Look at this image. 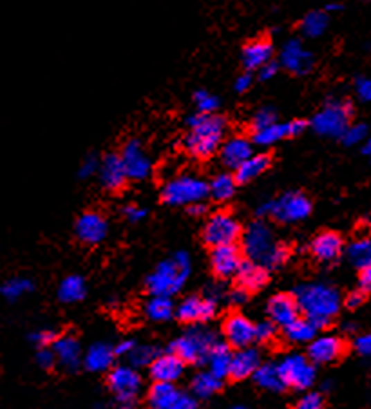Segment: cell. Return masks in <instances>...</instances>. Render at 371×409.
<instances>
[{
  "instance_id": "cell-1",
  "label": "cell",
  "mask_w": 371,
  "mask_h": 409,
  "mask_svg": "<svg viewBox=\"0 0 371 409\" xmlns=\"http://www.w3.org/2000/svg\"><path fill=\"white\" fill-rule=\"evenodd\" d=\"M293 299L299 306V311H302L306 319L317 329L332 325V320L341 308V296L337 290L323 282H310V284L297 287Z\"/></svg>"
},
{
  "instance_id": "cell-2",
  "label": "cell",
  "mask_w": 371,
  "mask_h": 409,
  "mask_svg": "<svg viewBox=\"0 0 371 409\" xmlns=\"http://www.w3.org/2000/svg\"><path fill=\"white\" fill-rule=\"evenodd\" d=\"M187 125L188 132L183 140V145L188 154L205 160L219 151L226 131L225 118L217 114L197 113L188 118Z\"/></svg>"
},
{
  "instance_id": "cell-3",
  "label": "cell",
  "mask_w": 371,
  "mask_h": 409,
  "mask_svg": "<svg viewBox=\"0 0 371 409\" xmlns=\"http://www.w3.org/2000/svg\"><path fill=\"white\" fill-rule=\"evenodd\" d=\"M241 237H243V252L246 257L263 264L266 270L279 269L288 259L287 245L273 239L272 228L264 221L250 223Z\"/></svg>"
},
{
  "instance_id": "cell-4",
  "label": "cell",
  "mask_w": 371,
  "mask_h": 409,
  "mask_svg": "<svg viewBox=\"0 0 371 409\" xmlns=\"http://www.w3.org/2000/svg\"><path fill=\"white\" fill-rule=\"evenodd\" d=\"M188 273H190V257L187 252H178L172 259L158 264V269L147 279V290L152 296H174L183 288Z\"/></svg>"
},
{
  "instance_id": "cell-5",
  "label": "cell",
  "mask_w": 371,
  "mask_h": 409,
  "mask_svg": "<svg viewBox=\"0 0 371 409\" xmlns=\"http://www.w3.org/2000/svg\"><path fill=\"white\" fill-rule=\"evenodd\" d=\"M219 343L216 334L208 328H190L187 334H183L179 339H176L170 346V352L178 355L183 363L201 364L207 363V357L210 349Z\"/></svg>"
},
{
  "instance_id": "cell-6",
  "label": "cell",
  "mask_w": 371,
  "mask_h": 409,
  "mask_svg": "<svg viewBox=\"0 0 371 409\" xmlns=\"http://www.w3.org/2000/svg\"><path fill=\"white\" fill-rule=\"evenodd\" d=\"M208 196V183L197 176L181 174L167 181L161 190V199L172 207H188Z\"/></svg>"
},
{
  "instance_id": "cell-7",
  "label": "cell",
  "mask_w": 371,
  "mask_h": 409,
  "mask_svg": "<svg viewBox=\"0 0 371 409\" xmlns=\"http://www.w3.org/2000/svg\"><path fill=\"white\" fill-rule=\"evenodd\" d=\"M311 201L301 192H287L281 198L263 203L257 208V216H272L282 223L302 221L310 216Z\"/></svg>"
},
{
  "instance_id": "cell-8",
  "label": "cell",
  "mask_w": 371,
  "mask_h": 409,
  "mask_svg": "<svg viewBox=\"0 0 371 409\" xmlns=\"http://www.w3.org/2000/svg\"><path fill=\"white\" fill-rule=\"evenodd\" d=\"M353 107L348 102H328L311 120V127L320 136H343L348 129Z\"/></svg>"
},
{
  "instance_id": "cell-9",
  "label": "cell",
  "mask_w": 371,
  "mask_h": 409,
  "mask_svg": "<svg viewBox=\"0 0 371 409\" xmlns=\"http://www.w3.org/2000/svg\"><path fill=\"white\" fill-rule=\"evenodd\" d=\"M109 390L113 391L122 409H131L141 391V376L134 366H118L109 372Z\"/></svg>"
},
{
  "instance_id": "cell-10",
  "label": "cell",
  "mask_w": 371,
  "mask_h": 409,
  "mask_svg": "<svg viewBox=\"0 0 371 409\" xmlns=\"http://www.w3.org/2000/svg\"><path fill=\"white\" fill-rule=\"evenodd\" d=\"M243 230H241L239 221L228 212H216L205 223L203 228V239L207 245L214 246L232 245L239 239Z\"/></svg>"
},
{
  "instance_id": "cell-11",
  "label": "cell",
  "mask_w": 371,
  "mask_h": 409,
  "mask_svg": "<svg viewBox=\"0 0 371 409\" xmlns=\"http://www.w3.org/2000/svg\"><path fill=\"white\" fill-rule=\"evenodd\" d=\"M279 370H281L284 384L293 388V390H308L315 382V376H317L314 363L305 355H299V353H291V355L282 358Z\"/></svg>"
},
{
  "instance_id": "cell-12",
  "label": "cell",
  "mask_w": 371,
  "mask_h": 409,
  "mask_svg": "<svg viewBox=\"0 0 371 409\" xmlns=\"http://www.w3.org/2000/svg\"><path fill=\"white\" fill-rule=\"evenodd\" d=\"M120 156H122L123 167H125V172H127L129 179L141 181V179L149 178V174H151L152 170V161L151 158L147 156V152L143 151L140 141H127Z\"/></svg>"
},
{
  "instance_id": "cell-13",
  "label": "cell",
  "mask_w": 371,
  "mask_h": 409,
  "mask_svg": "<svg viewBox=\"0 0 371 409\" xmlns=\"http://www.w3.org/2000/svg\"><path fill=\"white\" fill-rule=\"evenodd\" d=\"M279 58L281 66L293 75H306L314 67V55L297 38H291L282 46Z\"/></svg>"
},
{
  "instance_id": "cell-14",
  "label": "cell",
  "mask_w": 371,
  "mask_h": 409,
  "mask_svg": "<svg viewBox=\"0 0 371 409\" xmlns=\"http://www.w3.org/2000/svg\"><path fill=\"white\" fill-rule=\"evenodd\" d=\"M76 237L85 245H98L109 232L107 219L98 212H84L75 225Z\"/></svg>"
},
{
  "instance_id": "cell-15",
  "label": "cell",
  "mask_w": 371,
  "mask_h": 409,
  "mask_svg": "<svg viewBox=\"0 0 371 409\" xmlns=\"http://www.w3.org/2000/svg\"><path fill=\"white\" fill-rule=\"evenodd\" d=\"M344 340L335 335H320L315 337L308 346V358L314 364H332L337 363L344 355Z\"/></svg>"
},
{
  "instance_id": "cell-16",
  "label": "cell",
  "mask_w": 371,
  "mask_h": 409,
  "mask_svg": "<svg viewBox=\"0 0 371 409\" xmlns=\"http://www.w3.org/2000/svg\"><path fill=\"white\" fill-rule=\"evenodd\" d=\"M210 261L212 270H214V273L221 279L234 278L235 273H237V270H239L241 263H243V259H241V250L237 248L235 243H232V245L214 246Z\"/></svg>"
},
{
  "instance_id": "cell-17",
  "label": "cell",
  "mask_w": 371,
  "mask_h": 409,
  "mask_svg": "<svg viewBox=\"0 0 371 409\" xmlns=\"http://www.w3.org/2000/svg\"><path fill=\"white\" fill-rule=\"evenodd\" d=\"M223 331H225L226 343L235 349L252 346V343L255 340V325H252L250 319H246L241 313H234L228 317L225 320Z\"/></svg>"
},
{
  "instance_id": "cell-18",
  "label": "cell",
  "mask_w": 371,
  "mask_h": 409,
  "mask_svg": "<svg viewBox=\"0 0 371 409\" xmlns=\"http://www.w3.org/2000/svg\"><path fill=\"white\" fill-rule=\"evenodd\" d=\"M306 129V123L302 120H293V122H287V123H272V125H268V127L259 129V131H254V141L255 145L261 147H268L273 145V143H278V141L284 140L288 136H299L302 131Z\"/></svg>"
},
{
  "instance_id": "cell-19",
  "label": "cell",
  "mask_w": 371,
  "mask_h": 409,
  "mask_svg": "<svg viewBox=\"0 0 371 409\" xmlns=\"http://www.w3.org/2000/svg\"><path fill=\"white\" fill-rule=\"evenodd\" d=\"M179 320L183 322H203V320H210L216 313V301L207 297H187L181 305L178 306V310L174 311Z\"/></svg>"
},
{
  "instance_id": "cell-20",
  "label": "cell",
  "mask_w": 371,
  "mask_h": 409,
  "mask_svg": "<svg viewBox=\"0 0 371 409\" xmlns=\"http://www.w3.org/2000/svg\"><path fill=\"white\" fill-rule=\"evenodd\" d=\"M185 363L174 353H161L149 366L151 376L156 382H172L174 384L183 375Z\"/></svg>"
},
{
  "instance_id": "cell-21",
  "label": "cell",
  "mask_w": 371,
  "mask_h": 409,
  "mask_svg": "<svg viewBox=\"0 0 371 409\" xmlns=\"http://www.w3.org/2000/svg\"><path fill=\"white\" fill-rule=\"evenodd\" d=\"M100 181L107 190H120L123 188L125 181H127V172L123 167L122 156L120 154H107L104 160L100 161L98 169Z\"/></svg>"
},
{
  "instance_id": "cell-22",
  "label": "cell",
  "mask_w": 371,
  "mask_h": 409,
  "mask_svg": "<svg viewBox=\"0 0 371 409\" xmlns=\"http://www.w3.org/2000/svg\"><path fill=\"white\" fill-rule=\"evenodd\" d=\"M259 364H261V357H259L257 349L252 348V346L237 348L235 352H232L228 375L235 379V381H243V379H248L250 375H254Z\"/></svg>"
},
{
  "instance_id": "cell-23",
  "label": "cell",
  "mask_w": 371,
  "mask_h": 409,
  "mask_svg": "<svg viewBox=\"0 0 371 409\" xmlns=\"http://www.w3.org/2000/svg\"><path fill=\"white\" fill-rule=\"evenodd\" d=\"M254 154L252 141L244 136H232L221 145V161L228 169H237L243 161Z\"/></svg>"
},
{
  "instance_id": "cell-24",
  "label": "cell",
  "mask_w": 371,
  "mask_h": 409,
  "mask_svg": "<svg viewBox=\"0 0 371 409\" xmlns=\"http://www.w3.org/2000/svg\"><path fill=\"white\" fill-rule=\"evenodd\" d=\"M343 237L337 232H323L311 241V254L323 263H332L343 254Z\"/></svg>"
},
{
  "instance_id": "cell-25",
  "label": "cell",
  "mask_w": 371,
  "mask_h": 409,
  "mask_svg": "<svg viewBox=\"0 0 371 409\" xmlns=\"http://www.w3.org/2000/svg\"><path fill=\"white\" fill-rule=\"evenodd\" d=\"M268 316L273 325L284 326L290 325L291 320H296L299 317V306H297L296 299L291 296H273L268 302Z\"/></svg>"
},
{
  "instance_id": "cell-26",
  "label": "cell",
  "mask_w": 371,
  "mask_h": 409,
  "mask_svg": "<svg viewBox=\"0 0 371 409\" xmlns=\"http://www.w3.org/2000/svg\"><path fill=\"white\" fill-rule=\"evenodd\" d=\"M273 47L266 38H255L243 49V66L248 71H257L272 60Z\"/></svg>"
},
{
  "instance_id": "cell-27",
  "label": "cell",
  "mask_w": 371,
  "mask_h": 409,
  "mask_svg": "<svg viewBox=\"0 0 371 409\" xmlns=\"http://www.w3.org/2000/svg\"><path fill=\"white\" fill-rule=\"evenodd\" d=\"M53 352L57 357V363L67 370H75L82 361L80 343L73 335H62L53 343Z\"/></svg>"
},
{
  "instance_id": "cell-28",
  "label": "cell",
  "mask_w": 371,
  "mask_h": 409,
  "mask_svg": "<svg viewBox=\"0 0 371 409\" xmlns=\"http://www.w3.org/2000/svg\"><path fill=\"white\" fill-rule=\"evenodd\" d=\"M235 275H237L239 287L246 290V292H254V290L263 288L268 281V270L264 269L263 264L250 261V259L246 263H241Z\"/></svg>"
},
{
  "instance_id": "cell-29",
  "label": "cell",
  "mask_w": 371,
  "mask_h": 409,
  "mask_svg": "<svg viewBox=\"0 0 371 409\" xmlns=\"http://www.w3.org/2000/svg\"><path fill=\"white\" fill-rule=\"evenodd\" d=\"M114 357H116L114 348H111L109 344L96 343L84 353V364L89 372H107L113 367Z\"/></svg>"
},
{
  "instance_id": "cell-30",
  "label": "cell",
  "mask_w": 371,
  "mask_h": 409,
  "mask_svg": "<svg viewBox=\"0 0 371 409\" xmlns=\"http://www.w3.org/2000/svg\"><path fill=\"white\" fill-rule=\"evenodd\" d=\"M270 167V156L268 154H252L246 161L235 169V181L237 183H248L252 179L259 178L264 170Z\"/></svg>"
},
{
  "instance_id": "cell-31",
  "label": "cell",
  "mask_w": 371,
  "mask_h": 409,
  "mask_svg": "<svg viewBox=\"0 0 371 409\" xmlns=\"http://www.w3.org/2000/svg\"><path fill=\"white\" fill-rule=\"evenodd\" d=\"M254 381L259 388L268 391H282L287 388L284 381H282L281 370L279 364H259V367L254 372Z\"/></svg>"
},
{
  "instance_id": "cell-32",
  "label": "cell",
  "mask_w": 371,
  "mask_h": 409,
  "mask_svg": "<svg viewBox=\"0 0 371 409\" xmlns=\"http://www.w3.org/2000/svg\"><path fill=\"white\" fill-rule=\"evenodd\" d=\"M230 361H232V352L226 344L217 343L214 348L210 349L207 357L208 372L212 375L219 376V379H225L228 376V370H230Z\"/></svg>"
},
{
  "instance_id": "cell-33",
  "label": "cell",
  "mask_w": 371,
  "mask_h": 409,
  "mask_svg": "<svg viewBox=\"0 0 371 409\" xmlns=\"http://www.w3.org/2000/svg\"><path fill=\"white\" fill-rule=\"evenodd\" d=\"M181 391L172 382H154V386L149 391V406L152 409H167Z\"/></svg>"
},
{
  "instance_id": "cell-34",
  "label": "cell",
  "mask_w": 371,
  "mask_h": 409,
  "mask_svg": "<svg viewBox=\"0 0 371 409\" xmlns=\"http://www.w3.org/2000/svg\"><path fill=\"white\" fill-rule=\"evenodd\" d=\"M284 335H287V339L290 343L296 344H305V343H311V340L317 337V328L311 325L310 320L301 319V317H297L296 320H291L290 325L284 326Z\"/></svg>"
},
{
  "instance_id": "cell-35",
  "label": "cell",
  "mask_w": 371,
  "mask_h": 409,
  "mask_svg": "<svg viewBox=\"0 0 371 409\" xmlns=\"http://www.w3.org/2000/svg\"><path fill=\"white\" fill-rule=\"evenodd\" d=\"M235 183L234 176L221 172L208 183V196L216 201H228L235 194Z\"/></svg>"
},
{
  "instance_id": "cell-36",
  "label": "cell",
  "mask_w": 371,
  "mask_h": 409,
  "mask_svg": "<svg viewBox=\"0 0 371 409\" xmlns=\"http://www.w3.org/2000/svg\"><path fill=\"white\" fill-rule=\"evenodd\" d=\"M223 388V379L212 375L210 372H201L197 373L192 379V391L194 395L199 397V399H208L216 391H219Z\"/></svg>"
},
{
  "instance_id": "cell-37",
  "label": "cell",
  "mask_w": 371,
  "mask_h": 409,
  "mask_svg": "<svg viewBox=\"0 0 371 409\" xmlns=\"http://www.w3.org/2000/svg\"><path fill=\"white\" fill-rule=\"evenodd\" d=\"M58 297L62 302H76L85 297V281L80 275H69L60 282Z\"/></svg>"
},
{
  "instance_id": "cell-38",
  "label": "cell",
  "mask_w": 371,
  "mask_h": 409,
  "mask_svg": "<svg viewBox=\"0 0 371 409\" xmlns=\"http://www.w3.org/2000/svg\"><path fill=\"white\" fill-rule=\"evenodd\" d=\"M174 305L170 301V297L154 296L145 302V316L152 320H169L174 316Z\"/></svg>"
},
{
  "instance_id": "cell-39",
  "label": "cell",
  "mask_w": 371,
  "mask_h": 409,
  "mask_svg": "<svg viewBox=\"0 0 371 409\" xmlns=\"http://www.w3.org/2000/svg\"><path fill=\"white\" fill-rule=\"evenodd\" d=\"M328 28V17L323 11H311L301 20V33L308 38H317Z\"/></svg>"
},
{
  "instance_id": "cell-40",
  "label": "cell",
  "mask_w": 371,
  "mask_h": 409,
  "mask_svg": "<svg viewBox=\"0 0 371 409\" xmlns=\"http://www.w3.org/2000/svg\"><path fill=\"white\" fill-rule=\"evenodd\" d=\"M348 257L359 270L371 264V237H362L352 243L348 248Z\"/></svg>"
},
{
  "instance_id": "cell-41",
  "label": "cell",
  "mask_w": 371,
  "mask_h": 409,
  "mask_svg": "<svg viewBox=\"0 0 371 409\" xmlns=\"http://www.w3.org/2000/svg\"><path fill=\"white\" fill-rule=\"evenodd\" d=\"M158 355H160L158 349L152 348V346H134L127 357L134 367H145L151 366V363Z\"/></svg>"
},
{
  "instance_id": "cell-42",
  "label": "cell",
  "mask_w": 371,
  "mask_h": 409,
  "mask_svg": "<svg viewBox=\"0 0 371 409\" xmlns=\"http://www.w3.org/2000/svg\"><path fill=\"white\" fill-rule=\"evenodd\" d=\"M194 104L197 107V113L214 114V111H217V107H219V100L208 91L199 89L194 93Z\"/></svg>"
},
{
  "instance_id": "cell-43",
  "label": "cell",
  "mask_w": 371,
  "mask_h": 409,
  "mask_svg": "<svg viewBox=\"0 0 371 409\" xmlns=\"http://www.w3.org/2000/svg\"><path fill=\"white\" fill-rule=\"evenodd\" d=\"M33 288L31 281L28 279H11L2 287V293L6 297H10V299H17V297L24 296L26 292H29Z\"/></svg>"
},
{
  "instance_id": "cell-44",
  "label": "cell",
  "mask_w": 371,
  "mask_h": 409,
  "mask_svg": "<svg viewBox=\"0 0 371 409\" xmlns=\"http://www.w3.org/2000/svg\"><path fill=\"white\" fill-rule=\"evenodd\" d=\"M272 123H275V111L272 107H263L255 113L254 120H252V127H254V131H259V129L268 127Z\"/></svg>"
},
{
  "instance_id": "cell-45",
  "label": "cell",
  "mask_w": 371,
  "mask_h": 409,
  "mask_svg": "<svg viewBox=\"0 0 371 409\" xmlns=\"http://www.w3.org/2000/svg\"><path fill=\"white\" fill-rule=\"evenodd\" d=\"M293 409H325V400L319 393H306L299 399Z\"/></svg>"
},
{
  "instance_id": "cell-46",
  "label": "cell",
  "mask_w": 371,
  "mask_h": 409,
  "mask_svg": "<svg viewBox=\"0 0 371 409\" xmlns=\"http://www.w3.org/2000/svg\"><path fill=\"white\" fill-rule=\"evenodd\" d=\"M275 337V325L272 320H264L255 325V340L259 343H270Z\"/></svg>"
},
{
  "instance_id": "cell-47",
  "label": "cell",
  "mask_w": 371,
  "mask_h": 409,
  "mask_svg": "<svg viewBox=\"0 0 371 409\" xmlns=\"http://www.w3.org/2000/svg\"><path fill=\"white\" fill-rule=\"evenodd\" d=\"M366 127L364 125H348V129L343 132V140L344 143L348 145H355L359 141H362L366 138Z\"/></svg>"
},
{
  "instance_id": "cell-48",
  "label": "cell",
  "mask_w": 371,
  "mask_h": 409,
  "mask_svg": "<svg viewBox=\"0 0 371 409\" xmlns=\"http://www.w3.org/2000/svg\"><path fill=\"white\" fill-rule=\"evenodd\" d=\"M98 169H100V160L94 154H89V156H85V160L82 161L78 174H80V178H91L93 174H98Z\"/></svg>"
},
{
  "instance_id": "cell-49",
  "label": "cell",
  "mask_w": 371,
  "mask_h": 409,
  "mask_svg": "<svg viewBox=\"0 0 371 409\" xmlns=\"http://www.w3.org/2000/svg\"><path fill=\"white\" fill-rule=\"evenodd\" d=\"M31 339H33V343L38 344L40 348H49V346L57 340V334H55L53 329H40V331L31 335Z\"/></svg>"
},
{
  "instance_id": "cell-50",
  "label": "cell",
  "mask_w": 371,
  "mask_h": 409,
  "mask_svg": "<svg viewBox=\"0 0 371 409\" xmlns=\"http://www.w3.org/2000/svg\"><path fill=\"white\" fill-rule=\"evenodd\" d=\"M37 363L38 366L46 367V370L53 367L55 366V363H57L55 352H53L51 348H40V352L37 353Z\"/></svg>"
},
{
  "instance_id": "cell-51",
  "label": "cell",
  "mask_w": 371,
  "mask_h": 409,
  "mask_svg": "<svg viewBox=\"0 0 371 409\" xmlns=\"http://www.w3.org/2000/svg\"><path fill=\"white\" fill-rule=\"evenodd\" d=\"M167 409H197V402L192 395H187V393H179L178 399L172 402Z\"/></svg>"
},
{
  "instance_id": "cell-52",
  "label": "cell",
  "mask_w": 371,
  "mask_h": 409,
  "mask_svg": "<svg viewBox=\"0 0 371 409\" xmlns=\"http://www.w3.org/2000/svg\"><path fill=\"white\" fill-rule=\"evenodd\" d=\"M123 214H125V217L131 223H140L141 219H145L147 210L143 207H140V205H127V207L123 208Z\"/></svg>"
},
{
  "instance_id": "cell-53",
  "label": "cell",
  "mask_w": 371,
  "mask_h": 409,
  "mask_svg": "<svg viewBox=\"0 0 371 409\" xmlns=\"http://www.w3.org/2000/svg\"><path fill=\"white\" fill-rule=\"evenodd\" d=\"M359 287L364 293L371 292V264L361 269V273H359Z\"/></svg>"
},
{
  "instance_id": "cell-54",
  "label": "cell",
  "mask_w": 371,
  "mask_h": 409,
  "mask_svg": "<svg viewBox=\"0 0 371 409\" xmlns=\"http://www.w3.org/2000/svg\"><path fill=\"white\" fill-rule=\"evenodd\" d=\"M259 71V78H261V80H272L273 76L278 75V71H279V66L278 64H275V62H268V64H264L263 67H261V69H257Z\"/></svg>"
},
{
  "instance_id": "cell-55",
  "label": "cell",
  "mask_w": 371,
  "mask_h": 409,
  "mask_svg": "<svg viewBox=\"0 0 371 409\" xmlns=\"http://www.w3.org/2000/svg\"><path fill=\"white\" fill-rule=\"evenodd\" d=\"M366 301V293L359 290V292H352L348 297H346V306H348L350 310H355L359 306H362V302Z\"/></svg>"
},
{
  "instance_id": "cell-56",
  "label": "cell",
  "mask_w": 371,
  "mask_h": 409,
  "mask_svg": "<svg viewBox=\"0 0 371 409\" xmlns=\"http://www.w3.org/2000/svg\"><path fill=\"white\" fill-rule=\"evenodd\" d=\"M357 93L362 100L371 102V80L366 78H359L357 80Z\"/></svg>"
},
{
  "instance_id": "cell-57",
  "label": "cell",
  "mask_w": 371,
  "mask_h": 409,
  "mask_svg": "<svg viewBox=\"0 0 371 409\" xmlns=\"http://www.w3.org/2000/svg\"><path fill=\"white\" fill-rule=\"evenodd\" d=\"M250 85H252V75H250V73H243V75H239L235 78V91H237V93L248 91Z\"/></svg>"
},
{
  "instance_id": "cell-58",
  "label": "cell",
  "mask_w": 371,
  "mask_h": 409,
  "mask_svg": "<svg viewBox=\"0 0 371 409\" xmlns=\"http://www.w3.org/2000/svg\"><path fill=\"white\" fill-rule=\"evenodd\" d=\"M355 346H357V349L362 353V355H371V334L359 337Z\"/></svg>"
},
{
  "instance_id": "cell-59",
  "label": "cell",
  "mask_w": 371,
  "mask_h": 409,
  "mask_svg": "<svg viewBox=\"0 0 371 409\" xmlns=\"http://www.w3.org/2000/svg\"><path fill=\"white\" fill-rule=\"evenodd\" d=\"M134 346H136V344L132 343V340H122V343L114 348V355H118V357H127Z\"/></svg>"
},
{
  "instance_id": "cell-60",
  "label": "cell",
  "mask_w": 371,
  "mask_h": 409,
  "mask_svg": "<svg viewBox=\"0 0 371 409\" xmlns=\"http://www.w3.org/2000/svg\"><path fill=\"white\" fill-rule=\"evenodd\" d=\"M230 301L234 302V305H243V302L246 301V290L237 288V290L230 292Z\"/></svg>"
},
{
  "instance_id": "cell-61",
  "label": "cell",
  "mask_w": 371,
  "mask_h": 409,
  "mask_svg": "<svg viewBox=\"0 0 371 409\" xmlns=\"http://www.w3.org/2000/svg\"><path fill=\"white\" fill-rule=\"evenodd\" d=\"M205 212H207V205L203 201L188 205V214H192V216H203Z\"/></svg>"
},
{
  "instance_id": "cell-62",
  "label": "cell",
  "mask_w": 371,
  "mask_h": 409,
  "mask_svg": "<svg viewBox=\"0 0 371 409\" xmlns=\"http://www.w3.org/2000/svg\"><path fill=\"white\" fill-rule=\"evenodd\" d=\"M230 409H246V408H244L243 404H235V406H232Z\"/></svg>"
}]
</instances>
